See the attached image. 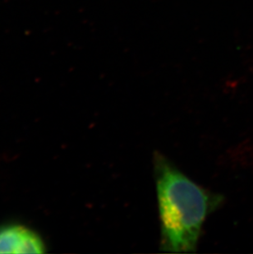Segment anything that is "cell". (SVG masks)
Segmentation results:
<instances>
[{"label":"cell","instance_id":"6da1fadb","mask_svg":"<svg viewBox=\"0 0 253 254\" xmlns=\"http://www.w3.org/2000/svg\"><path fill=\"white\" fill-rule=\"evenodd\" d=\"M160 221V250L167 253L196 251L208 216L224 202L222 195L205 190L166 158L154 156Z\"/></svg>","mask_w":253,"mask_h":254},{"label":"cell","instance_id":"7a4b0ae2","mask_svg":"<svg viewBox=\"0 0 253 254\" xmlns=\"http://www.w3.org/2000/svg\"><path fill=\"white\" fill-rule=\"evenodd\" d=\"M44 249L41 239L26 228L0 229V254H42Z\"/></svg>","mask_w":253,"mask_h":254}]
</instances>
